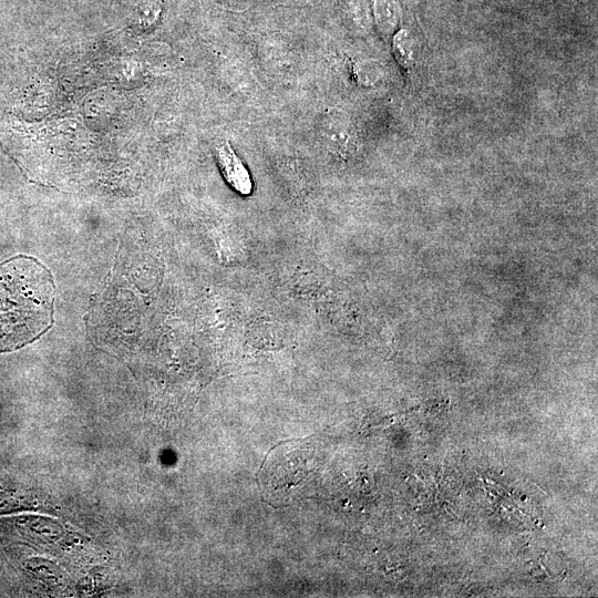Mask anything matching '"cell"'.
Segmentation results:
<instances>
[{"instance_id":"1","label":"cell","mask_w":598,"mask_h":598,"mask_svg":"<svg viewBox=\"0 0 598 598\" xmlns=\"http://www.w3.org/2000/svg\"><path fill=\"white\" fill-rule=\"evenodd\" d=\"M54 283L38 260L18 256L0 264V351L18 349L53 322Z\"/></svg>"},{"instance_id":"2","label":"cell","mask_w":598,"mask_h":598,"mask_svg":"<svg viewBox=\"0 0 598 598\" xmlns=\"http://www.w3.org/2000/svg\"><path fill=\"white\" fill-rule=\"evenodd\" d=\"M318 133L322 143L332 152H351L357 143L355 127L350 117L341 110L323 112L318 122Z\"/></svg>"},{"instance_id":"3","label":"cell","mask_w":598,"mask_h":598,"mask_svg":"<svg viewBox=\"0 0 598 598\" xmlns=\"http://www.w3.org/2000/svg\"><path fill=\"white\" fill-rule=\"evenodd\" d=\"M217 158L227 183L239 194L249 195L252 188L248 169L229 142L217 147Z\"/></svg>"},{"instance_id":"4","label":"cell","mask_w":598,"mask_h":598,"mask_svg":"<svg viewBox=\"0 0 598 598\" xmlns=\"http://www.w3.org/2000/svg\"><path fill=\"white\" fill-rule=\"evenodd\" d=\"M392 51L398 63L410 69L415 60V42L408 30L398 31L392 39Z\"/></svg>"},{"instance_id":"5","label":"cell","mask_w":598,"mask_h":598,"mask_svg":"<svg viewBox=\"0 0 598 598\" xmlns=\"http://www.w3.org/2000/svg\"><path fill=\"white\" fill-rule=\"evenodd\" d=\"M374 17L379 30L384 34L395 31L399 23V10L393 0H375Z\"/></svg>"}]
</instances>
